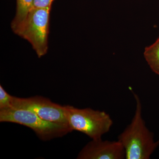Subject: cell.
Here are the masks:
<instances>
[{
    "label": "cell",
    "mask_w": 159,
    "mask_h": 159,
    "mask_svg": "<svg viewBox=\"0 0 159 159\" xmlns=\"http://www.w3.org/2000/svg\"><path fill=\"white\" fill-rule=\"evenodd\" d=\"M78 159H123L125 149L116 141H102V139L92 140L80 152Z\"/></svg>",
    "instance_id": "cell-6"
},
{
    "label": "cell",
    "mask_w": 159,
    "mask_h": 159,
    "mask_svg": "<svg viewBox=\"0 0 159 159\" xmlns=\"http://www.w3.org/2000/svg\"><path fill=\"white\" fill-rule=\"evenodd\" d=\"M34 0H16V11L11 23V29L14 33L21 26L29 12L33 8Z\"/></svg>",
    "instance_id": "cell-7"
},
{
    "label": "cell",
    "mask_w": 159,
    "mask_h": 159,
    "mask_svg": "<svg viewBox=\"0 0 159 159\" xmlns=\"http://www.w3.org/2000/svg\"><path fill=\"white\" fill-rule=\"evenodd\" d=\"M0 122L16 123L29 127L43 141L63 137L72 132L68 127L46 121L31 111L20 109L0 110Z\"/></svg>",
    "instance_id": "cell-4"
},
{
    "label": "cell",
    "mask_w": 159,
    "mask_h": 159,
    "mask_svg": "<svg viewBox=\"0 0 159 159\" xmlns=\"http://www.w3.org/2000/svg\"><path fill=\"white\" fill-rule=\"evenodd\" d=\"M144 56L152 70L159 76V37L152 44L145 48Z\"/></svg>",
    "instance_id": "cell-8"
},
{
    "label": "cell",
    "mask_w": 159,
    "mask_h": 159,
    "mask_svg": "<svg viewBox=\"0 0 159 159\" xmlns=\"http://www.w3.org/2000/svg\"><path fill=\"white\" fill-rule=\"evenodd\" d=\"M11 108L31 111L43 120L69 127L63 106L48 98L40 96L29 98L13 97Z\"/></svg>",
    "instance_id": "cell-5"
},
{
    "label": "cell",
    "mask_w": 159,
    "mask_h": 159,
    "mask_svg": "<svg viewBox=\"0 0 159 159\" xmlns=\"http://www.w3.org/2000/svg\"><path fill=\"white\" fill-rule=\"evenodd\" d=\"M54 0H34L33 8H45L51 7Z\"/></svg>",
    "instance_id": "cell-10"
},
{
    "label": "cell",
    "mask_w": 159,
    "mask_h": 159,
    "mask_svg": "<svg viewBox=\"0 0 159 159\" xmlns=\"http://www.w3.org/2000/svg\"><path fill=\"white\" fill-rule=\"evenodd\" d=\"M13 97L0 85V110L11 108Z\"/></svg>",
    "instance_id": "cell-9"
},
{
    "label": "cell",
    "mask_w": 159,
    "mask_h": 159,
    "mask_svg": "<svg viewBox=\"0 0 159 159\" xmlns=\"http://www.w3.org/2000/svg\"><path fill=\"white\" fill-rule=\"evenodd\" d=\"M51 7L32 8L24 23L15 32L26 40L40 58L48 53Z\"/></svg>",
    "instance_id": "cell-3"
},
{
    "label": "cell",
    "mask_w": 159,
    "mask_h": 159,
    "mask_svg": "<svg viewBox=\"0 0 159 159\" xmlns=\"http://www.w3.org/2000/svg\"><path fill=\"white\" fill-rule=\"evenodd\" d=\"M130 90L136 103L134 116L130 124L118 136V141L125 149L126 159H148L158 146L159 140L154 141L153 133L142 118L141 100L132 89Z\"/></svg>",
    "instance_id": "cell-1"
},
{
    "label": "cell",
    "mask_w": 159,
    "mask_h": 159,
    "mask_svg": "<svg viewBox=\"0 0 159 159\" xmlns=\"http://www.w3.org/2000/svg\"><path fill=\"white\" fill-rule=\"evenodd\" d=\"M63 106L69 127L85 134L92 140L101 139L113 124L109 114L104 111L90 108L80 109L70 105Z\"/></svg>",
    "instance_id": "cell-2"
}]
</instances>
